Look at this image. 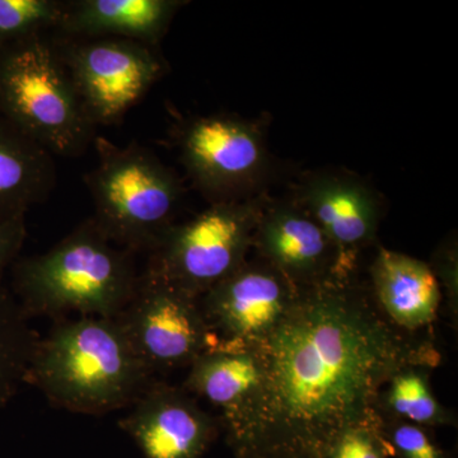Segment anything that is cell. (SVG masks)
Segmentation results:
<instances>
[{"instance_id":"ba28073f","label":"cell","mask_w":458,"mask_h":458,"mask_svg":"<svg viewBox=\"0 0 458 458\" xmlns=\"http://www.w3.org/2000/svg\"><path fill=\"white\" fill-rule=\"evenodd\" d=\"M300 288L261 260H247L199 298L210 342L208 349H258L285 318Z\"/></svg>"},{"instance_id":"3957f363","label":"cell","mask_w":458,"mask_h":458,"mask_svg":"<svg viewBox=\"0 0 458 458\" xmlns=\"http://www.w3.org/2000/svg\"><path fill=\"white\" fill-rule=\"evenodd\" d=\"M140 276L128 252L116 249L95 221L83 223L45 254L14 271L23 311L116 318L131 302Z\"/></svg>"},{"instance_id":"30bf717a","label":"cell","mask_w":458,"mask_h":458,"mask_svg":"<svg viewBox=\"0 0 458 458\" xmlns=\"http://www.w3.org/2000/svg\"><path fill=\"white\" fill-rule=\"evenodd\" d=\"M60 54L95 125L122 119L164 69L152 47L123 38L72 42Z\"/></svg>"},{"instance_id":"52a82bcc","label":"cell","mask_w":458,"mask_h":458,"mask_svg":"<svg viewBox=\"0 0 458 458\" xmlns=\"http://www.w3.org/2000/svg\"><path fill=\"white\" fill-rule=\"evenodd\" d=\"M180 147L190 176L213 203L262 194L270 159L256 123L229 114L199 117L183 129Z\"/></svg>"},{"instance_id":"ffe728a7","label":"cell","mask_w":458,"mask_h":458,"mask_svg":"<svg viewBox=\"0 0 458 458\" xmlns=\"http://www.w3.org/2000/svg\"><path fill=\"white\" fill-rule=\"evenodd\" d=\"M64 12L57 0H0V49L59 29Z\"/></svg>"},{"instance_id":"5b68a950","label":"cell","mask_w":458,"mask_h":458,"mask_svg":"<svg viewBox=\"0 0 458 458\" xmlns=\"http://www.w3.org/2000/svg\"><path fill=\"white\" fill-rule=\"evenodd\" d=\"M98 164L87 176L93 219L111 241L131 250H155L174 225L182 188L176 174L146 148L96 140Z\"/></svg>"},{"instance_id":"4fadbf2b","label":"cell","mask_w":458,"mask_h":458,"mask_svg":"<svg viewBox=\"0 0 458 458\" xmlns=\"http://www.w3.org/2000/svg\"><path fill=\"white\" fill-rule=\"evenodd\" d=\"M252 250L298 288L327 282L337 273L335 246L294 199L267 200Z\"/></svg>"},{"instance_id":"9a60e30c","label":"cell","mask_w":458,"mask_h":458,"mask_svg":"<svg viewBox=\"0 0 458 458\" xmlns=\"http://www.w3.org/2000/svg\"><path fill=\"white\" fill-rule=\"evenodd\" d=\"M261 377L258 349H207L189 367L183 388L221 411L219 423L231 443L245 427L260 391Z\"/></svg>"},{"instance_id":"2e32d148","label":"cell","mask_w":458,"mask_h":458,"mask_svg":"<svg viewBox=\"0 0 458 458\" xmlns=\"http://www.w3.org/2000/svg\"><path fill=\"white\" fill-rule=\"evenodd\" d=\"M183 4L176 0H78L65 2L59 29L86 38H123L153 47Z\"/></svg>"},{"instance_id":"9c48e42d","label":"cell","mask_w":458,"mask_h":458,"mask_svg":"<svg viewBox=\"0 0 458 458\" xmlns=\"http://www.w3.org/2000/svg\"><path fill=\"white\" fill-rule=\"evenodd\" d=\"M132 348L153 373L190 367L209 346L198 298L146 271L117 316Z\"/></svg>"},{"instance_id":"e0dca14e","label":"cell","mask_w":458,"mask_h":458,"mask_svg":"<svg viewBox=\"0 0 458 458\" xmlns=\"http://www.w3.org/2000/svg\"><path fill=\"white\" fill-rule=\"evenodd\" d=\"M54 185L53 156L0 114V219L26 216Z\"/></svg>"},{"instance_id":"ac0fdd59","label":"cell","mask_w":458,"mask_h":458,"mask_svg":"<svg viewBox=\"0 0 458 458\" xmlns=\"http://www.w3.org/2000/svg\"><path fill=\"white\" fill-rule=\"evenodd\" d=\"M433 367L408 364L388 377L379 387L375 403L378 417L409 421L430 428L456 426V415L445 408L430 386Z\"/></svg>"},{"instance_id":"603a6c76","label":"cell","mask_w":458,"mask_h":458,"mask_svg":"<svg viewBox=\"0 0 458 458\" xmlns=\"http://www.w3.org/2000/svg\"><path fill=\"white\" fill-rule=\"evenodd\" d=\"M439 286L445 288V300L451 315L457 318V247L456 241L442 245L434 255V262L430 265Z\"/></svg>"},{"instance_id":"277c9868","label":"cell","mask_w":458,"mask_h":458,"mask_svg":"<svg viewBox=\"0 0 458 458\" xmlns=\"http://www.w3.org/2000/svg\"><path fill=\"white\" fill-rule=\"evenodd\" d=\"M44 36L0 49V114L51 156H80L95 123L60 50Z\"/></svg>"},{"instance_id":"6da1fadb","label":"cell","mask_w":458,"mask_h":458,"mask_svg":"<svg viewBox=\"0 0 458 458\" xmlns=\"http://www.w3.org/2000/svg\"><path fill=\"white\" fill-rule=\"evenodd\" d=\"M261 386L245 427L228 443L322 458L344 428L375 417L379 387L408 364L441 361L432 340L394 327L357 273L303 286L258 348Z\"/></svg>"},{"instance_id":"7a4b0ae2","label":"cell","mask_w":458,"mask_h":458,"mask_svg":"<svg viewBox=\"0 0 458 458\" xmlns=\"http://www.w3.org/2000/svg\"><path fill=\"white\" fill-rule=\"evenodd\" d=\"M153 376L117 318L78 316L38 340L26 384L57 408L98 415L131 406Z\"/></svg>"},{"instance_id":"7c38bea8","label":"cell","mask_w":458,"mask_h":458,"mask_svg":"<svg viewBox=\"0 0 458 458\" xmlns=\"http://www.w3.org/2000/svg\"><path fill=\"white\" fill-rule=\"evenodd\" d=\"M144 458H203L219 421L185 388L153 382L120 420Z\"/></svg>"},{"instance_id":"cb8c5ba5","label":"cell","mask_w":458,"mask_h":458,"mask_svg":"<svg viewBox=\"0 0 458 458\" xmlns=\"http://www.w3.org/2000/svg\"><path fill=\"white\" fill-rule=\"evenodd\" d=\"M26 234V216L0 219V280L20 254Z\"/></svg>"},{"instance_id":"5bb4252c","label":"cell","mask_w":458,"mask_h":458,"mask_svg":"<svg viewBox=\"0 0 458 458\" xmlns=\"http://www.w3.org/2000/svg\"><path fill=\"white\" fill-rule=\"evenodd\" d=\"M369 276L373 300L394 327L411 335L432 327L442 289L429 264L378 245Z\"/></svg>"},{"instance_id":"7402d4cb","label":"cell","mask_w":458,"mask_h":458,"mask_svg":"<svg viewBox=\"0 0 458 458\" xmlns=\"http://www.w3.org/2000/svg\"><path fill=\"white\" fill-rule=\"evenodd\" d=\"M322 458H393V454L379 432L378 417L375 415L340 430L325 447Z\"/></svg>"},{"instance_id":"8fae6325","label":"cell","mask_w":458,"mask_h":458,"mask_svg":"<svg viewBox=\"0 0 458 458\" xmlns=\"http://www.w3.org/2000/svg\"><path fill=\"white\" fill-rule=\"evenodd\" d=\"M293 199L335 246L336 276L357 273L361 252L375 245L382 218L376 192L352 174L318 172L301 182Z\"/></svg>"},{"instance_id":"d4e9b609","label":"cell","mask_w":458,"mask_h":458,"mask_svg":"<svg viewBox=\"0 0 458 458\" xmlns=\"http://www.w3.org/2000/svg\"><path fill=\"white\" fill-rule=\"evenodd\" d=\"M234 458H312L300 452L288 450H254L238 454Z\"/></svg>"},{"instance_id":"44dd1931","label":"cell","mask_w":458,"mask_h":458,"mask_svg":"<svg viewBox=\"0 0 458 458\" xmlns=\"http://www.w3.org/2000/svg\"><path fill=\"white\" fill-rule=\"evenodd\" d=\"M378 428L393 458H456L439 445L430 428L382 417Z\"/></svg>"},{"instance_id":"d6986e66","label":"cell","mask_w":458,"mask_h":458,"mask_svg":"<svg viewBox=\"0 0 458 458\" xmlns=\"http://www.w3.org/2000/svg\"><path fill=\"white\" fill-rule=\"evenodd\" d=\"M27 318L20 302L0 288V408L26 384L33 352L40 340Z\"/></svg>"},{"instance_id":"8992f818","label":"cell","mask_w":458,"mask_h":458,"mask_svg":"<svg viewBox=\"0 0 458 458\" xmlns=\"http://www.w3.org/2000/svg\"><path fill=\"white\" fill-rule=\"evenodd\" d=\"M267 200L262 192L216 201L194 218L174 223L153 250L147 271L199 300L249 260Z\"/></svg>"}]
</instances>
